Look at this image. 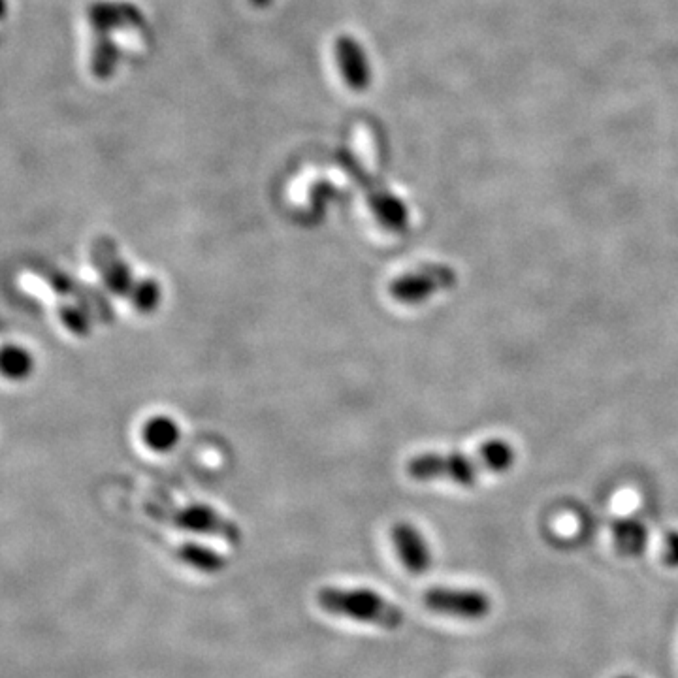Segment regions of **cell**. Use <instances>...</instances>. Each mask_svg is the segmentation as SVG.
Listing matches in <instances>:
<instances>
[{
	"mask_svg": "<svg viewBox=\"0 0 678 678\" xmlns=\"http://www.w3.org/2000/svg\"><path fill=\"white\" fill-rule=\"evenodd\" d=\"M517 451L509 441L492 439L473 454L428 452L411 458L405 471L415 481H451L458 486L477 485L485 473H505L515 466Z\"/></svg>",
	"mask_w": 678,
	"mask_h": 678,
	"instance_id": "obj_1",
	"label": "cell"
},
{
	"mask_svg": "<svg viewBox=\"0 0 678 678\" xmlns=\"http://www.w3.org/2000/svg\"><path fill=\"white\" fill-rule=\"evenodd\" d=\"M91 259L108 291L127 298L140 313H153L159 309L162 302L161 285L155 279L134 277L112 238H97L91 247Z\"/></svg>",
	"mask_w": 678,
	"mask_h": 678,
	"instance_id": "obj_2",
	"label": "cell"
},
{
	"mask_svg": "<svg viewBox=\"0 0 678 678\" xmlns=\"http://www.w3.org/2000/svg\"><path fill=\"white\" fill-rule=\"evenodd\" d=\"M317 603L328 614L383 630H398L404 626V611L370 588L324 586L317 594Z\"/></svg>",
	"mask_w": 678,
	"mask_h": 678,
	"instance_id": "obj_3",
	"label": "cell"
},
{
	"mask_svg": "<svg viewBox=\"0 0 678 678\" xmlns=\"http://www.w3.org/2000/svg\"><path fill=\"white\" fill-rule=\"evenodd\" d=\"M458 274L449 264L432 262L396 277L388 285V294L402 306H420L441 292L452 291Z\"/></svg>",
	"mask_w": 678,
	"mask_h": 678,
	"instance_id": "obj_4",
	"label": "cell"
},
{
	"mask_svg": "<svg viewBox=\"0 0 678 678\" xmlns=\"http://www.w3.org/2000/svg\"><path fill=\"white\" fill-rule=\"evenodd\" d=\"M149 515L159 518V520H166V522L178 526L179 530L221 537V539L228 541L230 545H240V541L243 539L240 526L236 522H232L230 518L223 517L217 509H213L210 505L196 503V505H187V507H181V509L151 505Z\"/></svg>",
	"mask_w": 678,
	"mask_h": 678,
	"instance_id": "obj_5",
	"label": "cell"
},
{
	"mask_svg": "<svg viewBox=\"0 0 678 678\" xmlns=\"http://www.w3.org/2000/svg\"><path fill=\"white\" fill-rule=\"evenodd\" d=\"M424 605L432 613L451 616L458 620L479 622L492 613V599L483 590L432 586L424 592Z\"/></svg>",
	"mask_w": 678,
	"mask_h": 678,
	"instance_id": "obj_6",
	"label": "cell"
},
{
	"mask_svg": "<svg viewBox=\"0 0 678 678\" xmlns=\"http://www.w3.org/2000/svg\"><path fill=\"white\" fill-rule=\"evenodd\" d=\"M390 539H392V545L396 549L400 562L411 575L420 577L430 571V567L434 564L432 549L424 533L420 532L415 524L396 522L390 530Z\"/></svg>",
	"mask_w": 678,
	"mask_h": 678,
	"instance_id": "obj_7",
	"label": "cell"
},
{
	"mask_svg": "<svg viewBox=\"0 0 678 678\" xmlns=\"http://www.w3.org/2000/svg\"><path fill=\"white\" fill-rule=\"evenodd\" d=\"M336 57L345 83L356 93L366 91L372 83V66L362 44L353 36L343 34L336 40Z\"/></svg>",
	"mask_w": 678,
	"mask_h": 678,
	"instance_id": "obj_8",
	"label": "cell"
},
{
	"mask_svg": "<svg viewBox=\"0 0 678 678\" xmlns=\"http://www.w3.org/2000/svg\"><path fill=\"white\" fill-rule=\"evenodd\" d=\"M368 202L375 219L394 234H404L409 228V210L396 194L385 189H373L368 194Z\"/></svg>",
	"mask_w": 678,
	"mask_h": 678,
	"instance_id": "obj_9",
	"label": "cell"
},
{
	"mask_svg": "<svg viewBox=\"0 0 678 678\" xmlns=\"http://www.w3.org/2000/svg\"><path fill=\"white\" fill-rule=\"evenodd\" d=\"M648 528L637 518H624L614 522L613 539L614 547L622 556H641L648 545Z\"/></svg>",
	"mask_w": 678,
	"mask_h": 678,
	"instance_id": "obj_10",
	"label": "cell"
},
{
	"mask_svg": "<svg viewBox=\"0 0 678 678\" xmlns=\"http://www.w3.org/2000/svg\"><path fill=\"white\" fill-rule=\"evenodd\" d=\"M142 439L146 443L147 449L155 452L172 451L181 439V430L178 422L170 417H153L147 420L142 428Z\"/></svg>",
	"mask_w": 678,
	"mask_h": 678,
	"instance_id": "obj_11",
	"label": "cell"
},
{
	"mask_svg": "<svg viewBox=\"0 0 678 678\" xmlns=\"http://www.w3.org/2000/svg\"><path fill=\"white\" fill-rule=\"evenodd\" d=\"M91 19L98 29H112L117 25H140L144 23L142 12L129 2L121 4H95L91 10Z\"/></svg>",
	"mask_w": 678,
	"mask_h": 678,
	"instance_id": "obj_12",
	"label": "cell"
},
{
	"mask_svg": "<svg viewBox=\"0 0 678 678\" xmlns=\"http://www.w3.org/2000/svg\"><path fill=\"white\" fill-rule=\"evenodd\" d=\"M34 372V356L21 345H0V375L8 381H25Z\"/></svg>",
	"mask_w": 678,
	"mask_h": 678,
	"instance_id": "obj_13",
	"label": "cell"
},
{
	"mask_svg": "<svg viewBox=\"0 0 678 678\" xmlns=\"http://www.w3.org/2000/svg\"><path fill=\"white\" fill-rule=\"evenodd\" d=\"M178 556L183 564L193 567V569L200 571V573H206V575L219 573L228 564L221 552H217V550L211 549V547H206V545H198V543H185V545H181L178 550Z\"/></svg>",
	"mask_w": 678,
	"mask_h": 678,
	"instance_id": "obj_14",
	"label": "cell"
},
{
	"mask_svg": "<svg viewBox=\"0 0 678 678\" xmlns=\"http://www.w3.org/2000/svg\"><path fill=\"white\" fill-rule=\"evenodd\" d=\"M59 317L74 336L85 338V336L91 334L93 317H89L85 311H81L80 307L61 306L59 307Z\"/></svg>",
	"mask_w": 678,
	"mask_h": 678,
	"instance_id": "obj_15",
	"label": "cell"
},
{
	"mask_svg": "<svg viewBox=\"0 0 678 678\" xmlns=\"http://www.w3.org/2000/svg\"><path fill=\"white\" fill-rule=\"evenodd\" d=\"M117 63V49L113 46L110 40H102L98 42L97 51H95V63H93V70L98 78H108L115 68Z\"/></svg>",
	"mask_w": 678,
	"mask_h": 678,
	"instance_id": "obj_16",
	"label": "cell"
},
{
	"mask_svg": "<svg viewBox=\"0 0 678 678\" xmlns=\"http://www.w3.org/2000/svg\"><path fill=\"white\" fill-rule=\"evenodd\" d=\"M662 562L667 565V567H673L677 569L678 567V532L673 530V532L667 533L665 535V543H663V554Z\"/></svg>",
	"mask_w": 678,
	"mask_h": 678,
	"instance_id": "obj_17",
	"label": "cell"
},
{
	"mask_svg": "<svg viewBox=\"0 0 678 678\" xmlns=\"http://www.w3.org/2000/svg\"><path fill=\"white\" fill-rule=\"evenodd\" d=\"M251 2V6H255V8H259V10H264V8H268L274 0H249Z\"/></svg>",
	"mask_w": 678,
	"mask_h": 678,
	"instance_id": "obj_18",
	"label": "cell"
},
{
	"mask_svg": "<svg viewBox=\"0 0 678 678\" xmlns=\"http://www.w3.org/2000/svg\"><path fill=\"white\" fill-rule=\"evenodd\" d=\"M616 678H635V677H630V675H622V677H616Z\"/></svg>",
	"mask_w": 678,
	"mask_h": 678,
	"instance_id": "obj_19",
	"label": "cell"
}]
</instances>
